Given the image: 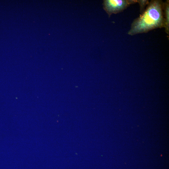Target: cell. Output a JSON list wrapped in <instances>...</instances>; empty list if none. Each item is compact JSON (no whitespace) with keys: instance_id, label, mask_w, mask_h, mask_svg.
I'll use <instances>...</instances> for the list:
<instances>
[{"instance_id":"obj_1","label":"cell","mask_w":169,"mask_h":169,"mask_svg":"<svg viewBox=\"0 0 169 169\" xmlns=\"http://www.w3.org/2000/svg\"><path fill=\"white\" fill-rule=\"evenodd\" d=\"M163 5L162 0H151L143 12L132 22L128 34L133 36L164 27Z\"/></svg>"},{"instance_id":"obj_2","label":"cell","mask_w":169,"mask_h":169,"mask_svg":"<svg viewBox=\"0 0 169 169\" xmlns=\"http://www.w3.org/2000/svg\"><path fill=\"white\" fill-rule=\"evenodd\" d=\"M138 0H104L103 8L110 17L113 14L121 12L131 4L138 3Z\"/></svg>"},{"instance_id":"obj_3","label":"cell","mask_w":169,"mask_h":169,"mask_svg":"<svg viewBox=\"0 0 169 169\" xmlns=\"http://www.w3.org/2000/svg\"><path fill=\"white\" fill-rule=\"evenodd\" d=\"M165 32L169 34V1L166 0L163 5Z\"/></svg>"},{"instance_id":"obj_4","label":"cell","mask_w":169,"mask_h":169,"mask_svg":"<svg viewBox=\"0 0 169 169\" xmlns=\"http://www.w3.org/2000/svg\"><path fill=\"white\" fill-rule=\"evenodd\" d=\"M138 3L140 6V12L141 13L145 10V7L149 3V1L147 0H138Z\"/></svg>"}]
</instances>
